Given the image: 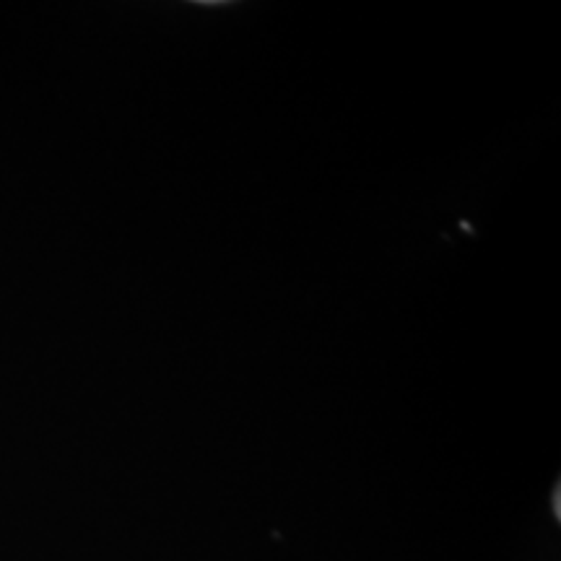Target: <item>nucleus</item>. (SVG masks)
Listing matches in <instances>:
<instances>
[]
</instances>
